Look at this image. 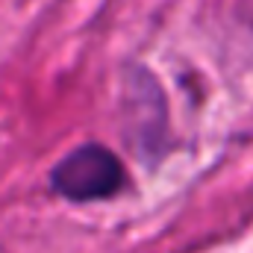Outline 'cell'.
<instances>
[{"mask_svg": "<svg viewBox=\"0 0 253 253\" xmlns=\"http://www.w3.org/2000/svg\"><path fill=\"white\" fill-rule=\"evenodd\" d=\"M47 183L50 191L68 203H100L118 197L129 177L115 150L100 141H85L53 165Z\"/></svg>", "mask_w": 253, "mask_h": 253, "instance_id": "obj_1", "label": "cell"}]
</instances>
